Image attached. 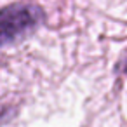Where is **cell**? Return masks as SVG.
<instances>
[{
  "mask_svg": "<svg viewBox=\"0 0 127 127\" xmlns=\"http://www.w3.org/2000/svg\"><path fill=\"white\" fill-rule=\"evenodd\" d=\"M44 19V11L33 4H12L0 9V47L30 35Z\"/></svg>",
  "mask_w": 127,
  "mask_h": 127,
  "instance_id": "1",
  "label": "cell"
},
{
  "mask_svg": "<svg viewBox=\"0 0 127 127\" xmlns=\"http://www.w3.org/2000/svg\"><path fill=\"white\" fill-rule=\"evenodd\" d=\"M117 71H120V73H125V75H127V52L122 56L120 63L117 64Z\"/></svg>",
  "mask_w": 127,
  "mask_h": 127,
  "instance_id": "2",
  "label": "cell"
}]
</instances>
